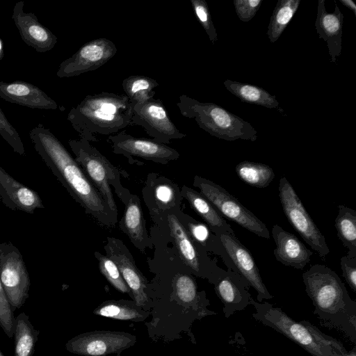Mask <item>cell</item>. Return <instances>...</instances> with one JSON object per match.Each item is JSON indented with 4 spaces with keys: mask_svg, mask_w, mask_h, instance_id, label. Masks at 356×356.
I'll use <instances>...</instances> for the list:
<instances>
[{
    "mask_svg": "<svg viewBox=\"0 0 356 356\" xmlns=\"http://www.w3.org/2000/svg\"><path fill=\"white\" fill-rule=\"evenodd\" d=\"M344 6L352 10L356 16V5L353 0H339Z\"/></svg>",
    "mask_w": 356,
    "mask_h": 356,
    "instance_id": "cell-39",
    "label": "cell"
},
{
    "mask_svg": "<svg viewBox=\"0 0 356 356\" xmlns=\"http://www.w3.org/2000/svg\"><path fill=\"white\" fill-rule=\"evenodd\" d=\"M171 234L184 262L199 277L209 279L217 267L207 257L206 250L194 241L176 216L168 217Z\"/></svg>",
    "mask_w": 356,
    "mask_h": 356,
    "instance_id": "cell-16",
    "label": "cell"
},
{
    "mask_svg": "<svg viewBox=\"0 0 356 356\" xmlns=\"http://www.w3.org/2000/svg\"><path fill=\"white\" fill-rule=\"evenodd\" d=\"M108 254L118 267L132 293L133 300L143 310L150 312L152 302L146 293L147 282L132 260L126 254L113 250L111 246H109Z\"/></svg>",
    "mask_w": 356,
    "mask_h": 356,
    "instance_id": "cell-22",
    "label": "cell"
},
{
    "mask_svg": "<svg viewBox=\"0 0 356 356\" xmlns=\"http://www.w3.org/2000/svg\"><path fill=\"white\" fill-rule=\"evenodd\" d=\"M24 1H17L11 17L21 38L38 52L51 50L57 43V37L38 21L34 13H24Z\"/></svg>",
    "mask_w": 356,
    "mask_h": 356,
    "instance_id": "cell-17",
    "label": "cell"
},
{
    "mask_svg": "<svg viewBox=\"0 0 356 356\" xmlns=\"http://www.w3.org/2000/svg\"><path fill=\"white\" fill-rule=\"evenodd\" d=\"M235 172L243 182L260 188L268 186L275 176L269 165L248 161L238 163L235 167Z\"/></svg>",
    "mask_w": 356,
    "mask_h": 356,
    "instance_id": "cell-29",
    "label": "cell"
},
{
    "mask_svg": "<svg viewBox=\"0 0 356 356\" xmlns=\"http://www.w3.org/2000/svg\"><path fill=\"white\" fill-rule=\"evenodd\" d=\"M208 280L214 285L216 294L223 305L222 312L225 318L250 305L252 298L248 291L250 286L238 274L217 266Z\"/></svg>",
    "mask_w": 356,
    "mask_h": 356,
    "instance_id": "cell-14",
    "label": "cell"
},
{
    "mask_svg": "<svg viewBox=\"0 0 356 356\" xmlns=\"http://www.w3.org/2000/svg\"><path fill=\"white\" fill-rule=\"evenodd\" d=\"M339 213L334 220L337 236L348 249L347 256L356 257V211L344 205H339Z\"/></svg>",
    "mask_w": 356,
    "mask_h": 356,
    "instance_id": "cell-27",
    "label": "cell"
},
{
    "mask_svg": "<svg viewBox=\"0 0 356 356\" xmlns=\"http://www.w3.org/2000/svg\"><path fill=\"white\" fill-rule=\"evenodd\" d=\"M97 316L122 321L143 322L149 315V312L143 310L134 300H111L103 302L92 312Z\"/></svg>",
    "mask_w": 356,
    "mask_h": 356,
    "instance_id": "cell-24",
    "label": "cell"
},
{
    "mask_svg": "<svg viewBox=\"0 0 356 356\" xmlns=\"http://www.w3.org/2000/svg\"><path fill=\"white\" fill-rule=\"evenodd\" d=\"M116 52L117 47L111 40L101 38L90 40L60 64L56 76L69 78L95 70L111 60Z\"/></svg>",
    "mask_w": 356,
    "mask_h": 356,
    "instance_id": "cell-13",
    "label": "cell"
},
{
    "mask_svg": "<svg viewBox=\"0 0 356 356\" xmlns=\"http://www.w3.org/2000/svg\"><path fill=\"white\" fill-rule=\"evenodd\" d=\"M190 1L197 19L213 44L218 40V35L207 3L204 0H190Z\"/></svg>",
    "mask_w": 356,
    "mask_h": 356,
    "instance_id": "cell-33",
    "label": "cell"
},
{
    "mask_svg": "<svg viewBox=\"0 0 356 356\" xmlns=\"http://www.w3.org/2000/svg\"><path fill=\"white\" fill-rule=\"evenodd\" d=\"M40 332L34 328L29 316L21 312L15 321V356H33Z\"/></svg>",
    "mask_w": 356,
    "mask_h": 356,
    "instance_id": "cell-26",
    "label": "cell"
},
{
    "mask_svg": "<svg viewBox=\"0 0 356 356\" xmlns=\"http://www.w3.org/2000/svg\"><path fill=\"white\" fill-rule=\"evenodd\" d=\"M223 84L229 92L237 97L241 102L268 108L280 109L276 97L261 87L229 79L225 81ZM281 111H282V110Z\"/></svg>",
    "mask_w": 356,
    "mask_h": 356,
    "instance_id": "cell-25",
    "label": "cell"
},
{
    "mask_svg": "<svg viewBox=\"0 0 356 356\" xmlns=\"http://www.w3.org/2000/svg\"><path fill=\"white\" fill-rule=\"evenodd\" d=\"M156 199L162 203L170 202L174 195L173 190L168 185H159L155 191Z\"/></svg>",
    "mask_w": 356,
    "mask_h": 356,
    "instance_id": "cell-38",
    "label": "cell"
},
{
    "mask_svg": "<svg viewBox=\"0 0 356 356\" xmlns=\"http://www.w3.org/2000/svg\"><path fill=\"white\" fill-rule=\"evenodd\" d=\"M194 186L225 217L258 236L269 238L270 232L265 223L245 207L234 196L221 186L196 176Z\"/></svg>",
    "mask_w": 356,
    "mask_h": 356,
    "instance_id": "cell-6",
    "label": "cell"
},
{
    "mask_svg": "<svg viewBox=\"0 0 356 356\" xmlns=\"http://www.w3.org/2000/svg\"><path fill=\"white\" fill-rule=\"evenodd\" d=\"M300 3V0H280L270 19L266 35L271 43L276 42L286 29Z\"/></svg>",
    "mask_w": 356,
    "mask_h": 356,
    "instance_id": "cell-28",
    "label": "cell"
},
{
    "mask_svg": "<svg viewBox=\"0 0 356 356\" xmlns=\"http://www.w3.org/2000/svg\"><path fill=\"white\" fill-rule=\"evenodd\" d=\"M177 106L184 117L194 119L211 136L229 141L242 139L254 142L257 138V131L250 122L218 104L200 102L181 95Z\"/></svg>",
    "mask_w": 356,
    "mask_h": 356,
    "instance_id": "cell-5",
    "label": "cell"
},
{
    "mask_svg": "<svg viewBox=\"0 0 356 356\" xmlns=\"http://www.w3.org/2000/svg\"><path fill=\"white\" fill-rule=\"evenodd\" d=\"M4 57V50L2 40L0 38V60H1Z\"/></svg>",
    "mask_w": 356,
    "mask_h": 356,
    "instance_id": "cell-40",
    "label": "cell"
},
{
    "mask_svg": "<svg viewBox=\"0 0 356 356\" xmlns=\"http://www.w3.org/2000/svg\"><path fill=\"white\" fill-rule=\"evenodd\" d=\"M184 195L194 211L202 218L215 234L227 232L235 235L234 231L215 207L200 193L184 188Z\"/></svg>",
    "mask_w": 356,
    "mask_h": 356,
    "instance_id": "cell-23",
    "label": "cell"
},
{
    "mask_svg": "<svg viewBox=\"0 0 356 356\" xmlns=\"http://www.w3.org/2000/svg\"><path fill=\"white\" fill-rule=\"evenodd\" d=\"M136 341V336L129 332L95 330L75 336L66 343L65 348L68 352L81 356H120Z\"/></svg>",
    "mask_w": 356,
    "mask_h": 356,
    "instance_id": "cell-9",
    "label": "cell"
},
{
    "mask_svg": "<svg viewBox=\"0 0 356 356\" xmlns=\"http://www.w3.org/2000/svg\"><path fill=\"white\" fill-rule=\"evenodd\" d=\"M278 191L282 209L289 222L305 242L324 259L330 253L325 236L285 177L280 179Z\"/></svg>",
    "mask_w": 356,
    "mask_h": 356,
    "instance_id": "cell-7",
    "label": "cell"
},
{
    "mask_svg": "<svg viewBox=\"0 0 356 356\" xmlns=\"http://www.w3.org/2000/svg\"><path fill=\"white\" fill-rule=\"evenodd\" d=\"M15 317L0 281V326L11 339L14 334Z\"/></svg>",
    "mask_w": 356,
    "mask_h": 356,
    "instance_id": "cell-35",
    "label": "cell"
},
{
    "mask_svg": "<svg viewBox=\"0 0 356 356\" xmlns=\"http://www.w3.org/2000/svg\"><path fill=\"white\" fill-rule=\"evenodd\" d=\"M132 111L125 95L102 92L86 95L67 118L81 138L97 141L96 134H116L130 125Z\"/></svg>",
    "mask_w": 356,
    "mask_h": 356,
    "instance_id": "cell-3",
    "label": "cell"
},
{
    "mask_svg": "<svg viewBox=\"0 0 356 356\" xmlns=\"http://www.w3.org/2000/svg\"><path fill=\"white\" fill-rule=\"evenodd\" d=\"M0 97L6 102L31 108L56 110L57 103L36 86L23 81H0Z\"/></svg>",
    "mask_w": 356,
    "mask_h": 356,
    "instance_id": "cell-20",
    "label": "cell"
},
{
    "mask_svg": "<svg viewBox=\"0 0 356 356\" xmlns=\"http://www.w3.org/2000/svg\"><path fill=\"white\" fill-rule=\"evenodd\" d=\"M101 273L118 291L127 293L133 300L132 293L121 275L116 264L110 258L101 256L99 258Z\"/></svg>",
    "mask_w": 356,
    "mask_h": 356,
    "instance_id": "cell-32",
    "label": "cell"
},
{
    "mask_svg": "<svg viewBox=\"0 0 356 356\" xmlns=\"http://www.w3.org/2000/svg\"><path fill=\"white\" fill-rule=\"evenodd\" d=\"M126 232L134 241L140 242L143 237V213L136 198H131L127 206L124 218Z\"/></svg>",
    "mask_w": 356,
    "mask_h": 356,
    "instance_id": "cell-31",
    "label": "cell"
},
{
    "mask_svg": "<svg viewBox=\"0 0 356 356\" xmlns=\"http://www.w3.org/2000/svg\"><path fill=\"white\" fill-rule=\"evenodd\" d=\"M0 197L3 204L11 210L33 214L44 209L39 195L10 175L0 165Z\"/></svg>",
    "mask_w": 356,
    "mask_h": 356,
    "instance_id": "cell-18",
    "label": "cell"
},
{
    "mask_svg": "<svg viewBox=\"0 0 356 356\" xmlns=\"http://www.w3.org/2000/svg\"><path fill=\"white\" fill-rule=\"evenodd\" d=\"M108 141L111 143L113 151L127 156L141 157L156 162L165 163L179 156L178 152L155 140L134 137L124 131L110 135Z\"/></svg>",
    "mask_w": 356,
    "mask_h": 356,
    "instance_id": "cell-15",
    "label": "cell"
},
{
    "mask_svg": "<svg viewBox=\"0 0 356 356\" xmlns=\"http://www.w3.org/2000/svg\"><path fill=\"white\" fill-rule=\"evenodd\" d=\"M342 275L351 289L356 293V257L347 255L340 259Z\"/></svg>",
    "mask_w": 356,
    "mask_h": 356,
    "instance_id": "cell-37",
    "label": "cell"
},
{
    "mask_svg": "<svg viewBox=\"0 0 356 356\" xmlns=\"http://www.w3.org/2000/svg\"><path fill=\"white\" fill-rule=\"evenodd\" d=\"M254 308L252 318L302 348L312 356H346L348 350L337 339L322 332L308 321H296L280 307L267 302H259L252 298Z\"/></svg>",
    "mask_w": 356,
    "mask_h": 356,
    "instance_id": "cell-4",
    "label": "cell"
},
{
    "mask_svg": "<svg viewBox=\"0 0 356 356\" xmlns=\"http://www.w3.org/2000/svg\"><path fill=\"white\" fill-rule=\"evenodd\" d=\"M219 237L230 261L229 270L241 275L257 292V302L273 298L264 284L259 268L249 250L236 238L227 232L216 234Z\"/></svg>",
    "mask_w": 356,
    "mask_h": 356,
    "instance_id": "cell-12",
    "label": "cell"
},
{
    "mask_svg": "<svg viewBox=\"0 0 356 356\" xmlns=\"http://www.w3.org/2000/svg\"><path fill=\"white\" fill-rule=\"evenodd\" d=\"M343 24V15L335 3L332 13H327L325 7V0H318L315 28L319 38L327 42L331 60L336 63L337 58L341 53V36Z\"/></svg>",
    "mask_w": 356,
    "mask_h": 356,
    "instance_id": "cell-21",
    "label": "cell"
},
{
    "mask_svg": "<svg viewBox=\"0 0 356 356\" xmlns=\"http://www.w3.org/2000/svg\"><path fill=\"white\" fill-rule=\"evenodd\" d=\"M37 153L70 195L96 217L107 214L105 201L61 142L38 124L29 133Z\"/></svg>",
    "mask_w": 356,
    "mask_h": 356,
    "instance_id": "cell-2",
    "label": "cell"
},
{
    "mask_svg": "<svg viewBox=\"0 0 356 356\" xmlns=\"http://www.w3.org/2000/svg\"><path fill=\"white\" fill-rule=\"evenodd\" d=\"M305 291L322 326L337 330L356 343V302L344 283L331 268L312 265L302 274Z\"/></svg>",
    "mask_w": 356,
    "mask_h": 356,
    "instance_id": "cell-1",
    "label": "cell"
},
{
    "mask_svg": "<svg viewBox=\"0 0 356 356\" xmlns=\"http://www.w3.org/2000/svg\"><path fill=\"white\" fill-rule=\"evenodd\" d=\"M263 0H234L233 1L236 13L243 22L250 21L259 9Z\"/></svg>",
    "mask_w": 356,
    "mask_h": 356,
    "instance_id": "cell-36",
    "label": "cell"
},
{
    "mask_svg": "<svg viewBox=\"0 0 356 356\" xmlns=\"http://www.w3.org/2000/svg\"><path fill=\"white\" fill-rule=\"evenodd\" d=\"M68 144L75 155V160L81 166L87 177L92 180L108 207L112 211H116L115 202L108 184V172L114 171L109 161L100 154L89 141L80 138L71 139Z\"/></svg>",
    "mask_w": 356,
    "mask_h": 356,
    "instance_id": "cell-10",
    "label": "cell"
},
{
    "mask_svg": "<svg viewBox=\"0 0 356 356\" xmlns=\"http://www.w3.org/2000/svg\"><path fill=\"white\" fill-rule=\"evenodd\" d=\"M0 356H4L1 350H0Z\"/></svg>",
    "mask_w": 356,
    "mask_h": 356,
    "instance_id": "cell-41",
    "label": "cell"
},
{
    "mask_svg": "<svg viewBox=\"0 0 356 356\" xmlns=\"http://www.w3.org/2000/svg\"><path fill=\"white\" fill-rule=\"evenodd\" d=\"M0 281L14 313L29 298L31 281L23 257L11 242L0 243Z\"/></svg>",
    "mask_w": 356,
    "mask_h": 356,
    "instance_id": "cell-8",
    "label": "cell"
},
{
    "mask_svg": "<svg viewBox=\"0 0 356 356\" xmlns=\"http://www.w3.org/2000/svg\"><path fill=\"white\" fill-rule=\"evenodd\" d=\"M130 125L142 127L154 140L163 144L186 136L170 120L162 101L154 97L133 106Z\"/></svg>",
    "mask_w": 356,
    "mask_h": 356,
    "instance_id": "cell-11",
    "label": "cell"
},
{
    "mask_svg": "<svg viewBox=\"0 0 356 356\" xmlns=\"http://www.w3.org/2000/svg\"><path fill=\"white\" fill-rule=\"evenodd\" d=\"M272 236L276 245L274 256L284 266L301 270L310 261L313 252L296 235L275 225Z\"/></svg>",
    "mask_w": 356,
    "mask_h": 356,
    "instance_id": "cell-19",
    "label": "cell"
},
{
    "mask_svg": "<svg viewBox=\"0 0 356 356\" xmlns=\"http://www.w3.org/2000/svg\"><path fill=\"white\" fill-rule=\"evenodd\" d=\"M0 136L8 143L14 152L20 156L25 154L24 144L18 132L8 120L1 107Z\"/></svg>",
    "mask_w": 356,
    "mask_h": 356,
    "instance_id": "cell-34",
    "label": "cell"
},
{
    "mask_svg": "<svg viewBox=\"0 0 356 356\" xmlns=\"http://www.w3.org/2000/svg\"><path fill=\"white\" fill-rule=\"evenodd\" d=\"M158 86L155 79L143 75H131L122 81L124 95L133 106L153 98Z\"/></svg>",
    "mask_w": 356,
    "mask_h": 356,
    "instance_id": "cell-30",
    "label": "cell"
}]
</instances>
